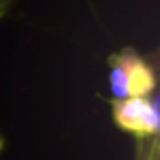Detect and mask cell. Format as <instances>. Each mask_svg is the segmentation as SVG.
Returning <instances> with one entry per match:
<instances>
[{"label":"cell","mask_w":160,"mask_h":160,"mask_svg":"<svg viewBox=\"0 0 160 160\" xmlns=\"http://www.w3.org/2000/svg\"><path fill=\"white\" fill-rule=\"evenodd\" d=\"M145 160H160V140H158V136L151 138L149 149H147V158H145Z\"/></svg>","instance_id":"obj_4"},{"label":"cell","mask_w":160,"mask_h":160,"mask_svg":"<svg viewBox=\"0 0 160 160\" xmlns=\"http://www.w3.org/2000/svg\"><path fill=\"white\" fill-rule=\"evenodd\" d=\"M112 118L118 129L132 134L134 138H156L160 129L158 90L147 97L112 101Z\"/></svg>","instance_id":"obj_2"},{"label":"cell","mask_w":160,"mask_h":160,"mask_svg":"<svg viewBox=\"0 0 160 160\" xmlns=\"http://www.w3.org/2000/svg\"><path fill=\"white\" fill-rule=\"evenodd\" d=\"M149 142H151V138H136V156H134V160H145L147 158Z\"/></svg>","instance_id":"obj_3"},{"label":"cell","mask_w":160,"mask_h":160,"mask_svg":"<svg viewBox=\"0 0 160 160\" xmlns=\"http://www.w3.org/2000/svg\"><path fill=\"white\" fill-rule=\"evenodd\" d=\"M110 66V88L114 101L147 97L158 90V79L153 66L132 46H125L108 57Z\"/></svg>","instance_id":"obj_1"},{"label":"cell","mask_w":160,"mask_h":160,"mask_svg":"<svg viewBox=\"0 0 160 160\" xmlns=\"http://www.w3.org/2000/svg\"><path fill=\"white\" fill-rule=\"evenodd\" d=\"M2 147H5V138L0 136V151H2Z\"/></svg>","instance_id":"obj_5"}]
</instances>
